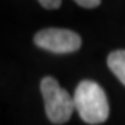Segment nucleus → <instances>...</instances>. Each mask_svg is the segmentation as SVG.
<instances>
[{"label": "nucleus", "mask_w": 125, "mask_h": 125, "mask_svg": "<svg viewBox=\"0 0 125 125\" xmlns=\"http://www.w3.org/2000/svg\"><path fill=\"white\" fill-rule=\"evenodd\" d=\"M74 103L75 110L86 124H102L108 118L107 96L97 82L88 79L79 82L74 93Z\"/></svg>", "instance_id": "obj_1"}, {"label": "nucleus", "mask_w": 125, "mask_h": 125, "mask_svg": "<svg viewBox=\"0 0 125 125\" xmlns=\"http://www.w3.org/2000/svg\"><path fill=\"white\" fill-rule=\"evenodd\" d=\"M40 92L45 102L46 115L53 124H65L75 110L74 97L61 88L52 76H45L40 82Z\"/></svg>", "instance_id": "obj_2"}, {"label": "nucleus", "mask_w": 125, "mask_h": 125, "mask_svg": "<svg viewBox=\"0 0 125 125\" xmlns=\"http://www.w3.org/2000/svg\"><path fill=\"white\" fill-rule=\"evenodd\" d=\"M38 47L56 54H67L79 50L82 40L74 31L64 28H46L42 29L33 38Z\"/></svg>", "instance_id": "obj_3"}, {"label": "nucleus", "mask_w": 125, "mask_h": 125, "mask_svg": "<svg viewBox=\"0 0 125 125\" xmlns=\"http://www.w3.org/2000/svg\"><path fill=\"white\" fill-rule=\"evenodd\" d=\"M107 65L111 72L125 86V50L111 52L107 57Z\"/></svg>", "instance_id": "obj_4"}, {"label": "nucleus", "mask_w": 125, "mask_h": 125, "mask_svg": "<svg viewBox=\"0 0 125 125\" xmlns=\"http://www.w3.org/2000/svg\"><path fill=\"white\" fill-rule=\"evenodd\" d=\"M42 7L47 10H56L61 6V0H38Z\"/></svg>", "instance_id": "obj_5"}, {"label": "nucleus", "mask_w": 125, "mask_h": 125, "mask_svg": "<svg viewBox=\"0 0 125 125\" xmlns=\"http://www.w3.org/2000/svg\"><path fill=\"white\" fill-rule=\"evenodd\" d=\"M74 1L83 9H94L102 3V0H74Z\"/></svg>", "instance_id": "obj_6"}]
</instances>
